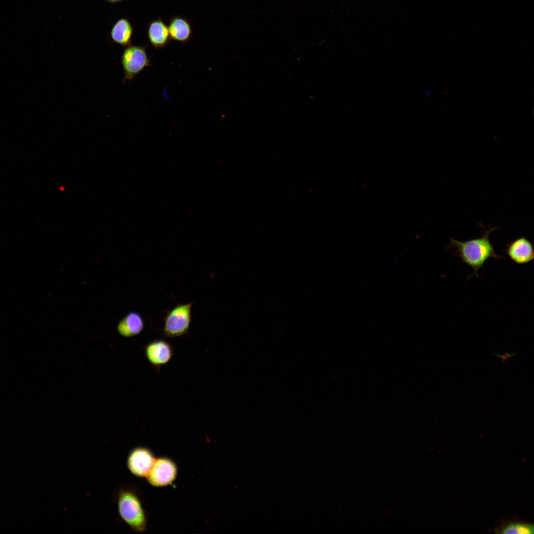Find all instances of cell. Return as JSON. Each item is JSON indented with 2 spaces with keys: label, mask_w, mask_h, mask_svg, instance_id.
<instances>
[{
  "label": "cell",
  "mask_w": 534,
  "mask_h": 534,
  "mask_svg": "<svg viewBox=\"0 0 534 534\" xmlns=\"http://www.w3.org/2000/svg\"><path fill=\"white\" fill-rule=\"evenodd\" d=\"M506 252L510 259L519 265L527 264L534 259L532 243L526 237L518 238L507 245Z\"/></svg>",
  "instance_id": "ba28073f"
},
{
  "label": "cell",
  "mask_w": 534,
  "mask_h": 534,
  "mask_svg": "<svg viewBox=\"0 0 534 534\" xmlns=\"http://www.w3.org/2000/svg\"><path fill=\"white\" fill-rule=\"evenodd\" d=\"M178 475L176 463L170 457L161 456L156 458L146 479L151 486L161 488L172 485Z\"/></svg>",
  "instance_id": "5b68a950"
},
{
  "label": "cell",
  "mask_w": 534,
  "mask_h": 534,
  "mask_svg": "<svg viewBox=\"0 0 534 534\" xmlns=\"http://www.w3.org/2000/svg\"><path fill=\"white\" fill-rule=\"evenodd\" d=\"M133 27L129 21L126 18L118 20L113 26L110 36L112 41L123 46L132 44Z\"/></svg>",
  "instance_id": "7c38bea8"
},
{
  "label": "cell",
  "mask_w": 534,
  "mask_h": 534,
  "mask_svg": "<svg viewBox=\"0 0 534 534\" xmlns=\"http://www.w3.org/2000/svg\"><path fill=\"white\" fill-rule=\"evenodd\" d=\"M144 328V321L137 312H129L118 323L117 330L125 337H131L140 333Z\"/></svg>",
  "instance_id": "30bf717a"
},
{
  "label": "cell",
  "mask_w": 534,
  "mask_h": 534,
  "mask_svg": "<svg viewBox=\"0 0 534 534\" xmlns=\"http://www.w3.org/2000/svg\"><path fill=\"white\" fill-rule=\"evenodd\" d=\"M147 36L151 45L156 49L166 46L171 39L168 26L160 18L148 24Z\"/></svg>",
  "instance_id": "9c48e42d"
},
{
  "label": "cell",
  "mask_w": 534,
  "mask_h": 534,
  "mask_svg": "<svg viewBox=\"0 0 534 534\" xmlns=\"http://www.w3.org/2000/svg\"><path fill=\"white\" fill-rule=\"evenodd\" d=\"M171 39L181 43L189 40L192 35V28L185 18L177 16L170 20L168 26Z\"/></svg>",
  "instance_id": "8fae6325"
},
{
  "label": "cell",
  "mask_w": 534,
  "mask_h": 534,
  "mask_svg": "<svg viewBox=\"0 0 534 534\" xmlns=\"http://www.w3.org/2000/svg\"><path fill=\"white\" fill-rule=\"evenodd\" d=\"M516 353L517 352L513 353L512 354H509L508 352H506L503 355H499L497 354H493V355L498 357L500 358L503 362L506 363L507 362L508 359H509L510 357L515 355Z\"/></svg>",
  "instance_id": "5bb4252c"
},
{
  "label": "cell",
  "mask_w": 534,
  "mask_h": 534,
  "mask_svg": "<svg viewBox=\"0 0 534 534\" xmlns=\"http://www.w3.org/2000/svg\"><path fill=\"white\" fill-rule=\"evenodd\" d=\"M115 499L119 514L123 521L137 533L145 532L148 516L138 489L130 485H123L117 490Z\"/></svg>",
  "instance_id": "6da1fadb"
},
{
  "label": "cell",
  "mask_w": 534,
  "mask_h": 534,
  "mask_svg": "<svg viewBox=\"0 0 534 534\" xmlns=\"http://www.w3.org/2000/svg\"><path fill=\"white\" fill-rule=\"evenodd\" d=\"M144 350L148 361L158 369L162 365L167 364L174 354L171 344L163 339H156L150 342L145 345Z\"/></svg>",
  "instance_id": "52a82bcc"
},
{
  "label": "cell",
  "mask_w": 534,
  "mask_h": 534,
  "mask_svg": "<svg viewBox=\"0 0 534 534\" xmlns=\"http://www.w3.org/2000/svg\"><path fill=\"white\" fill-rule=\"evenodd\" d=\"M193 302L176 305L168 311L164 318L163 335L174 338L186 334L192 321L191 308Z\"/></svg>",
  "instance_id": "3957f363"
},
{
  "label": "cell",
  "mask_w": 534,
  "mask_h": 534,
  "mask_svg": "<svg viewBox=\"0 0 534 534\" xmlns=\"http://www.w3.org/2000/svg\"><path fill=\"white\" fill-rule=\"evenodd\" d=\"M106 0L109 1L110 2H115L119 1L122 0Z\"/></svg>",
  "instance_id": "9a60e30c"
},
{
  "label": "cell",
  "mask_w": 534,
  "mask_h": 534,
  "mask_svg": "<svg viewBox=\"0 0 534 534\" xmlns=\"http://www.w3.org/2000/svg\"><path fill=\"white\" fill-rule=\"evenodd\" d=\"M534 525L528 523H511L501 530L502 534H533Z\"/></svg>",
  "instance_id": "4fadbf2b"
},
{
  "label": "cell",
  "mask_w": 534,
  "mask_h": 534,
  "mask_svg": "<svg viewBox=\"0 0 534 534\" xmlns=\"http://www.w3.org/2000/svg\"><path fill=\"white\" fill-rule=\"evenodd\" d=\"M156 458L147 447L136 446L129 452L127 458V467L134 476L146 478L150 472Z\"/></svg>",
  "instance_id": "8992f818"
},
{
  "label": "cell",
  "mask_w": 534,
  "mask_h": 534,
  "mask_svg": "<svg viewBox=\"0 0 534 534\" xmlns=\"http://www.w3.org/2000/svg\"><path fill=\"white\" fill-rule=\"evenodd\" d=\"M497 228L495 227L490 228L481 236L466 241L450 239L449 247L456 249L455 255L458 256L463 263L471 267L474 271L473 274L476 277H478V270L483 267L487 260L490 258L499 260L503 258L495 253L489 239L490 233Z\"/></svg>",
  "instance_id": "7a4b0ae2"
},
{
  "label": "cell",
  "mask_w": 534,
  "mask_h": 534,
  "mask_svg": "<svg viewBox=\"0 0 534 534\" xmlns=\"http://www.w3.org/2000/svg\"><path fill=\"white\" fill-rule=\"evenodd\" d=\"M124 75L123 82L133 80L144 68L150 66V59L144 46H127L121 58Z\"/></svg>",
  "instance_id": "277c9868"
}]
</instances>
